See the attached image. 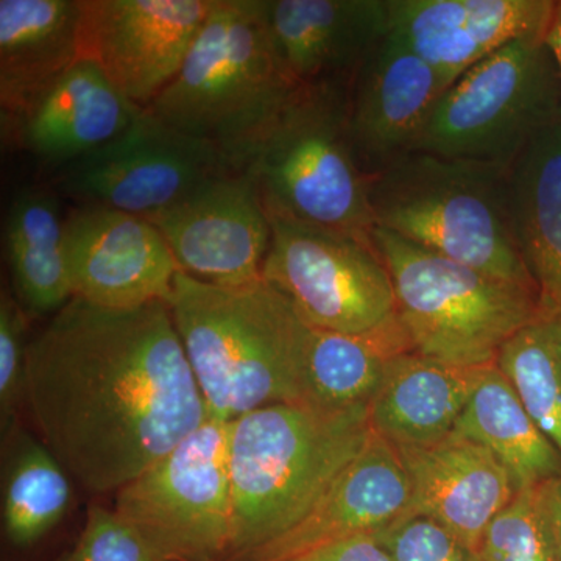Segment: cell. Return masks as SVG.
Listing matches in <instances>:
<instances>
[{"label": "cell", "instance_id": "obj_7", "mask_svg": "<svg viewBox=\"0 0 561 561\" xmlns=\"http://www.w3.org/2000/svg\"><path fill=\"white\" fill-rule=\"evenodd\" d=\"M373 245L393 284L397 316L421 356L459 365L494 364L500 350L541 308L540 291L494 278L373 228Z\"/></svg>", "mask_w": 561, "mask_h": 561}, {"label": "cell", "instance_id": "obj_2", "mask_svg": "<svg viewBox=\"0 0 561 561\" xmlns=\"http://www.w3.org/2000/svg\"><path fill=\"white\" fill-rule=\"evenodd\" d=\"M209 419L302 404L312 327L264 278L219 286L180 272L168 302Z\"/></svg>", "mask_w": 561, "mask_h": 561}, {"label": "cell", "instance_id": "obj_32", "mask_svg": "<svg viewBox=\"0 0 561 561\" xmlns=\"http://www.w3.org/2000/svg\"><path fill=\"white\" fill-rule=\"evenodd\" d=\"M376 537L393 561H472L451 531L426 516L398 519Z\"/></svg>", "mask_w": 561, "mask_h": 561}, {"label": "cell", "instance_id": "obj_1", "mask_svg": "<svg viewBox=\"0 0 561 561\" xmlns=\"http://www.w3.org/2000/svg\"><path fill=\"white\" fill-rule=\"evenodd\" d=\"M25 404L92 493H117L209 419L164 301L119 311L72 298L28 343Z\"/></svg>", "mask_w": 561, "mask_h": 561}, {"label": "cell", "instance_id": "obj_13", "mask_svg": "<svg viewBox=\"0 0 561 561\" xmlns=\"http://www.w3.org/2000/svg\"><path fill=\"white\" fill-rule=\"evenodd\" d=\"M149 219L164 236L180 271L219 286L262 278L272 221L243 173L206 181Z\"/></svg>", "mask_w": 561, "mask_h": 561}, {"label": "cell", "instance_id": "obj_19", "mask_svg": "<svg viewBox=\"0 0 561 561\" xmlns=\"http://www.w3.org/2000/svg\"><path fill=\"white\" fill-rule=\"evenodd\" d=\"M280 65L297 84L353 79L390 32L389 0H264Z\"/></svg>", "mask_w": 561, "mask_h": 561}, {"label": "cell", "instance_id": "obj_27", "mask_svg": "<svg viewBox=\"0 0 561 561\" xmlns=\"http://www.w3.org/2000/svg\"><path fill=\"white\" fill-rule=\"evenodd\" d=\"M3 438V530L11 545L27 548L61 522L72 483L43 440L18 426Z\"/></svg>", "mask_w": 561, "mask_h": 561}, {"label": "cell", "instance_id": "obj_25", "mask_svg": "<svg viewBox=\"0 0 561 561\" xmlns=\"http://www.w3.org/2000/svg\"><path fill=\"white\" fill-rule=\"evenodd\" d=\"M412 351L398 316L360 334L312 328L302 404L321 411L368 404L391 362Z\"/></svg>", "mask_w": 561, "mask_h": 561}, {"label": "cell", "instance_id": "obj_31", "mask_svg": "<svg viewBox=\"0 0 561 561\" xmlns=\"http://www.w3.org/2000/svg\"><path fill=\"white\" fill-rule=\"evenodd\" d=\"M61 561H164L130 523L114 511L90 508L79 540Z\"/></svg>", "mask_w": 561, "mask_h": 561}, {"label": "cell", "instance_id": "obj_11", "mask_svg": "<svg viewBox=\"0 0 561 561\" xmlns=\"http://www.w3.org/2000/svg\"><path fill=\"white\" fill-rule=\"evenodd\" d=\"M58 184L81 206L150 217L206 181L234 172L209 144L184 135L144 110L116 139L72 164Z\"/></svg>", "mask_w": 561, "mask_h": 561}, {"label": "cell", "instance_id": "obj_5", "mask_svg": "<svg viewBox=\"0 0 561 561\" xmlns=\"http://www.w3.org/2000/svg\"><path fill=\"white\" fill-rule=\"evenodd\" d=\"M375 228L538 290L508 208V169L413 151L368 180Z\"/></svg>", "mask_w": 561, "mask_h": 561}, {"label": "cell", "instance_id": "obj_22", "mask_svg": "<svg viewBox=\"0 0 561 561\" xmlns=\"http://www.w3.org/2000/svg\"><path fill=\"white\" fill-rule=\"evenodd\" d=\"M483 367H459L412 353L387 368L368 402L371 430L397 448H426L453 434Z\"/></svg>", "mask_w": 561, "mask_h": 561}, {"label": "cell", "instance_id": "obj_4", "mask_svg": "<svg viewBox=\"0 0 561 561\" xmlns=\"http://www.w3.org/2000/svg\"><path fill=\"white\" fill-rule=\"evenodd\" d=\"M297 87L273 47L264 0H214L175 79L146 110L242 173Z\"/></svg>", "mask_w": 561, "mask_h": 561}, {"label": "cell", "instance_id": "obj_18", "mask_svg": "<svg viewBox=\"0 0 561 561\" xmlns=\"http://www.w3.org/2000/svg\"><path fill=\"white\" fill-rule=\"evenodd\" d=\"M398 451L411 479V500L400 519H434L474 559L491 522L518 493L511 472L485 446L457 434Z\"/></svg>", "mask_w": 561, "mask_h": 561}, {"label": "cell", "instance_id": "obj_20", "mask_svg": "<svg viewBox=\"0 0 561 561\" xmlns=\"http://www.w3.org/2000/svg\"><path fill=\"white\" fill-rule=\"evenodd\" d=\"M144 110L114 87L98 62L83 57L3 130L13 133L32 157L66 168L116 139Z\"/></svg>", "mask_w": 561, "mask_h": 561}, {"label": "cell", "instance_id": "obj_6", "mask_svg": "<svg viewBox=\"0 0 561 561\" xmlns=\"http://www.w3.org/2000/svg\"><path fill=\"white\" fill-rule=\"evenodd\" d=\"M351 79L298 84L257 140L243 175L268 217L371 242L368 179L350 135Z\"/></svg>", "mask_w": 561, "mask_h": 561}, {"label": "cell", "instance_id": "obj_34", "mask_svg": "<svg viewBox=\"0 0 561 561\" xmlns=\"http://www.w3.org/2000/svg\"><path fill=\"white\" fill-rule=\"evenodd\" d=\"M541 500L561 561V476L541 483Z\"/></svg>", "mask_w": 561, "mask_h": 561}, {"label": "cell", "instance_id": "obj_15", "mask_svg": "<svg viewBox=\"0 0 561 561\" xmlns=\"http://www.w3.org/2000/svg\"><path fill=\"white\" fill-rule=\"evenodd\" d=\"M446 88L419 55L389 32L350 83V135L368 180L416 151Z\"/></svg>", "mask_w": 561, "mask_h": 561}, {"label": "cell", "instance_id": "obj_3", "mask_svg": "<svg viewBox=\"0 0 561 561\" xmlns=\"http://www.w3.org/2000/svg\"><path fill=\"white\" fill-rule=\"evenodd\" d=\"M370 434L368 404L343 411L272 404L232 420L228 427L232 546L227 561L297 526Z\"/></svg>", "mask_w": 561, "mask_h": 561}, {"label": "cell", "instance_id": "obj_14", "mask_svg": "<svg viewBox=\"0 0 561 561\" xmlns=\"http://www.w3.org/2000/svg\"><path fill=\"white\" fill-rule=\"evenodd\" d=\"M66 257L73 298L119 311L168 302L181 272L149 219L101 206L66 217Z\"/></svg>", "mask_w": 561, "mask_h": 561}, {"label": "cell", "instance_id": "obj_33", "mask_svg": "<svg viewBox=\"0 0 561 561\" xmlns=\"http://www.w3.org/2000/svg\"><path fill=\"white\" fill-rule=\"evenodd\" d=\"M286 561H393L376 535H357L320 546Z\"/></svg>", "mask_w": 561, "mask_h": 561}, {"label": "cell", "instance_id": "obj_24", "mask_svg": "<svg viewBox=\"0 0 561 561\" xmlns=\"http://www.w3.org/2000/svg\"><path fill=\"white\" fill-rule=\"evenodd\" d=\"M13 294L31 317L55 316L73 298L66 257V217L44 187L18 192L3 221Z\"/></svg>", "mask_w": 561, "mask_h": 561}, {"label": "cell", "instance_id": "obj_12", "mask_svg": "<svg viewBox=\"0 0 561 561\" xmlns=\"http://www.w3.org/2000/svg\"><path fill=\"white\" fill-rule=\"evenodd\" d=\"M214 0H83V54L147 108L186 60Z\"/></svg>", "mask_w": 561, "mask_h": 561}, {"label": "cell", "instance_id": "obj_30", "mask_svg": "<svg viewBox=\"0 0 561 561\" xmlns=\"http://www.w3.org/2000/svg\"><path fill=\"white\" fill-rule=\"evenodd\" d=\"M31 317L13 291L0 295V427L13 431L27 387V323Z\"/></svg>", "mask_w": 561, "mask_h": 561}, {"label": "cell", "instance_id": "obj_16", "mask_svg": "<svg viewBox=\"0 0 561 561\" xmlns=\"http://www.w3.org/2000/svg\"><path fill=\"white\" fill-rule=\"evenodd\" d=\"M390 33L449 87L512 41L546 36L552 0H389Z\"/></svg>", "mask_w": 561, "mask_h": 561}, {"label": "cell", "instance_id": "obj_9", "mask_svg": "<svg viewBox=\"0 0 561 561\" xmlns=\"http://www.w3.org/2000/svg\"><path fill=\"white\" fill-rule=\"evenodd\" d=\"M230 423L208 419L116 493L114 511L164 561H227L232 546Z\"/></svg>", "mask_w": 561, "mask_h": 561}, {"label": "cell", "instance_id": "obj_35", "mask_svg": "<svg viewBox=\"0 0 561 561\" xmlns=\"http://www.w3.org/2000/svg\"><path fill=\"white\" fill-rule=\"evenodd\" d=\"M545 41L548 44L549 50H551L553 61H556L561 77V0L556 2V7H553L551 22H549Z\"/></svg>", "mask_w": 561, "mask_h": 561}, {"label": "cell", "instance_id": "obj_21", "mask_svg": "<svg viewBox=\"0 0 561 561\" xmlns=\"http://www.w3.org/2000/svg\"><path fill=\"white\" fill-rule=\"evenodd\" d=\"M83 57V0H0L2 124Z\"/></svg>", "mask_w": 561, "mask_h": 561}, {"label": "cell", "instance_id": "obj_26", "mask_svg": "<svg viewBox=\"0 0 561 561\" xmlns=\"http://www.w3.org/2000/svg\"><path fill=\"white\" fill-rule=\"evenodd\" d=\"M453 434L485 446L511 472L518 491L561 476L560 453L531 420L496 362L483 371Z\"/></svg>", "mask_w": 561, "mask_h": 561}, {"label": "cell", "instance_id": "obj_10", "mask_svg": "<svg viewBox=\"0 0 561 561\" xmlns=\"http://www.w3.org/2000/svg\"><path fill=\"white\" fill-rule=\"evenodd\" d=\"M262 278L316 330L360 334L397 316L393 284L373 241L271 217Z\"/></svg>", "mask_w": 561, "mask_h": 561}, {"label": "cell", "instance_id": "obj_28", "mask_svg": "<svg viewBox=\"0 0 561 561\" xmlns=\"http://www.w3.org/2000/svg\"><path fill=\"white\" fill-rule=\"evenodd\" d=\"M496 365L561 456V308L541 300L537 316L502 345Z\"/></svg>", "mask_w": 561, "mask_h": 561}, {"label": "cell", "instance_id": "obj_29", "mask_svg": "<svg viewBox=\"0 0 561 561\" xmlns=\"http://www.w3.org/2000/svg\"><path fill=\"white\" fill-rule=\"evenodd\" d=\"M472 561H560L541 485L519 490L491 522Z\"/></svg>", "mask_w": 561, "mask_h": 561}, {"label": "cell", "instance_id": "obj_17", "mask_svg": "<svg viewBox=\"0 0 561 561\" xmlns=\"http://www.w3.org/2000/svg\"><path fill=\"white\" fill-rule=\"evenodd\" d=\"M411 479L397 446L370 438L305 518L279 538L230 561H286L320 546L376 535L401 518Z\"/></svg>", "mask_w": 561, "mask_h": 561}, {"label": "cell", "instance_id": "obj_23", "mask_svg": "<svg viewBox=\"0 0 561 561\" xmlns=\"http://www.w3.org/2000/svg\"><path fill=\"white\" fill-rule=\"evenodd\" d=\"M508 208L516 247L541 300L561 308V117L508 169Z\"/></svg>", "mask_w": 561, "mask_h": 561}, {"label": "cell", "instance_id": "obj_8", "mask_svg": "<svg viewBox=\"0 0 561 561\" xmlns=\"http://www.w3.org/2000/svg\"><path fill=\"white\" fill-rule=\"evenodd\" d=\"M561 117V77L545 36L512 41L443 92L416 151L511 169Z\"/></svg>", "mask_w": 561, "mask_h": 561}]
</instances>
